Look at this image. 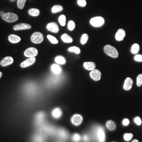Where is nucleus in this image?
<instances>
[{
  "instance_id": "nucleus-2",
  "label": "nucleus",
  "mask_w": 142,
  "mask_h": 142,
  "mask_svg": "<svg viewBox=\"0 0 142 142\" xmlns=\"http://www.w3.org/2000/svg\"><path fill=\"white\" fill-rule=\"evenodd\" d=\"M104 51L106 54L112 58H117L118 56L117 50L110 45H106L104 46Z\"/></svg>"
},
{
  "instance_id": "nucleus-38",
  "label": "nucleus",
  "mask_w": 142,
  "mask_h": 142,
  "mask_svg": "<svg viewBox=\"0 0 142 142\" xmlns=\"http://www.w3.org/2000/svg\"><path fill=\"white\" fill-rule=\"evenodd\" d=\"M77 4L79 6L84 7L86 5V0H77Z\"/></svg>"
},
{
  "instance_id": "nucleus-37",
  "label": "nucleus",
  "mask_w": 142,
  "mask_h": 142,
  "mask_svg": "<svg viewBox=\"0 0 142 142\" xmlns=\"http://www.w3.org/2000/svg\"><path fill=\"white\" fill-rule=\"evenodd\" d=\"M134 123L137 125L138 126H139L141 124V118L138 117V116H137V117H135L134 118Z\"/></svg>"
},
{
  "instance_id": "nucleus-26",
  "label": "nucleus",
  "mask_w": 142,
  "mask_h": 142,
  "mask_svg": "<svg viewBox=\"0 0 142 142\" xmlns=\"http://www.w3.org/2000/svg\"><path fill=\"white\" fill-rule=\"evenodd\" d=\"M63 9V8L60 5H55L52 8V12L53 13H56L61 12Z\"/></svg>"
},
{
  "instance_id": "nucleus-14",
  "label": "nucleus",
  "mask_w": 142,
  "mask_h": 142,
  "mask_svg": "<svg viewBox=\"0 0 142 142\" xmlns=\"http://www.w3.org/2000/svg\"><path fill=\"white\" fill-rule=\"evenodd\" d=\"M125 36V31L123 29H119L115 34V39L117 41L123 40Z\"/></svg>"
},
{
  "instance_id": "nucleus-27",
  "label": "nucleus",
  "mask_w": 142,
  "mask_h": 142,
  "mask_svg": "<svg viewBox=\"0 0 142 142\" xmlns=\"http://www.w3.org/2000/svg\"><path fill=\"white\" fill-rule=\"evenodd\" d=\"M58 22L61 26H65L66 24V16L64 15H60L58 17Z\"/></svg>"
},
{
  "instance_id": "nucleus-15",
  "label": "nucleus",
  "mask_w": 142,
  "mask_h": 142,
  "mask_svg": "<svg viewBox=\"0 0 142 142\" xmlns=\"http://www.w3.org/2000/svg\"><path fill=\"white\" fill-rule=\"evenodd\" d=\"M8 39L9 42H11L13 44H16L19 43L21 41V38L18 35L15 34H10L8 36Z\"/></svg>"
},
{
  "instance_id": "nucleus-42",
  "label": "nucleus",
  "mask_w": 142,
  "mask_h": 142,
  "mask_svg": "<svg viewBox=\"0 0 142 142\" xmlns=\"http://www.w3.org/2000/svg\"><path fill=\"white\" fill-rule=\"evenodd\" d=\"M131 142H139V141L137 140V139H134L132 141H131Z\"/></svg>"
},
{
  "instance_id": "nucleus-8",
  "label": "nucleus",
  "mask_w": 142,
  "mask_h": 142,
  "mask_svg": "<svg viewBox=\"0 0 142 142\" xmlns=\"http://www.w3.org/2000/svg\"><path fill=\"white\" fill-rule=\"evenodd\" d=\"M89 76L93 80L95 81H98L101 78V72L99 70L94 69L90 71Z\"/></svg>"
},
{
  "instance_id": "nucleus-24",
  "label": "nucleus",
  "mask_w": 142,
  "mask_h": 142,
  "mask_svg": "<svg viewBox=\"0 0 142 142\" xmlns=\"http://www.w3.org/2000/svg\"><path fill=\"white\" fill-rule=\"evenodd\" d=\"M28 13L32 16H37L39 14V10L37 8H31L28 10Z\"/></svg>"
},
{
  "instance_id": "nucleus-34",
  "label": "nucleus",
  "mask_w": 142,
  "mask_h": 142,
  "mask_svg": "<svg viewBox=\"0 0 142 142\" xmlns=\"http://www.w3.org/2000/svg\"><path fill=\"white\" fill-rule=\"evenodd\" d=\"M133 137V135L131 133H125L123 136L124 139L126 141H130L131 139H132Z\"/></svg>"
},
{
  "instance_id": "nucleus-11",
  "label": "nucleus",
  "mask_w": 142,
  "mask_h": 142,
  "mask_svg": "<svg viewBox=\"0 0 142 142\" xmlns=\"http://www.w3.org/2000/svg\"><path fill=\"white\" fill-rule=\"evenodd\" d=\"M46 28L48 31L55 33L59 31V27L57 24L54 22L49 23L46 26Z\"/></svg>"
},
{
  "instance_id": "nucleus-28",
  "label": "nucleus",
  "mask_w": 142,
  "mask_h": 142,
  "mask_svg": "<svg viewBox=\"0 0 142 142\" xmlns=\"http://www.w3.org/2000/svg\"><path fill=\"white\" fill-rule=\"evenodd\" d=\"M47 38L49 40V41L53 44H56L58 43V41L57 39V38L51 35H48L47 36Z\"/></svg>"
},
{
  "instance_id": "nucleus-39",
  "label": "nucleus",
  "mask_w": 142,
  "mask_h": 142,
  "mask_svg": "<svg viewBox=\"0 0 142 142\" xmlns=\"http://www.w3.org/2000/svg\"><path fill=\"white\" fill-rule=\"evenodd\" d=\"M134 60L135 61L141 62H142V55L137 54L134 56Z\"/></svg>"
},
{
  "instance_id": "nucleus-21",
  "label": "nucleus",
  "mask_w": 142,
  "mask_h": 142,
  "mask_svg": "<svg viewBox=\"0 0 142 142\" xmlns=\"http://www.w3.org/2000/svg\"><path fill=\"white\" fill-rule=\"evenodd\" d=\"M45 118V114L43 113H39L37 114L36 117V122L37 125L41 124Z\"/></svg>"
},
{
  "instance_id": "nucleus-13",
  "label": "nucleus",
  "mask_w": 142,
  "mask_h": 142,
  "mask_svg": "<svg viewBox=\"0 0 142 142\" xmlns=\"http://www.w3.org/2000/svg\"><path fill=\"white\" fill-rule=\"evenodd\" d=\"M133 84V79L130 77H127L124 81V83L123 85L124 89L125 90H130L131 88V87H132Z\"/></svg>"
},
{
  "instance_id": "nucleus-9",
  "label": "nucleus",
  "mask_w": 142,
  "mask_h": 142,
  "mask_svg": "<svg viewBox=\"0 0 142 142\" xmlns=\"http://www.w3.org/2000/svg\"><path fill=\"white\" fill-rule=\"evenodd\" d=\"M35 61H36L35 57L28 58L27 59L22 62L21 63V64H20V66H21V67H23V68L27 67L32 65L33 64H34Z\"/></svg>"
},
{
  "instance_id": "nucleus-3",
  "label": "nucleus",
  "mask_w": 142,
  "mask_h": 142,
  "mask_svg": "<svg viewBox=\"0 0 142 142\" xmlns=\"http://www.w3.org/2000/svg\"><path fill=\"white\" fill-rule=\"evenodd\" d=\"M2 18L8 23H13L18 20L17 15L13 13H6L2 15Z\"/></svg>"
},
{
  "instance_id": "nucleus-12",
  "label": "nucleus",
  "mask_w": 142,
  "mask_h": 142,
  "mask_svg": "<svg viewBox=\"0 0 142 142\" xmlns=\"http://www.w3.org/2000/svg\"><path fill=\"white\" fill-rule=\"evenodd\" d=\"M31 28V25L26 23H19L16 24L13 26V29L15 31H19V30L28 29Z\"/></svg>"
},
{
  "instance_id": "nucleus-23",
  "label": "nucleus",
  "mask_w": 142,
  "mask_h": 142,
  "mask_svg": "<svg viewBox=\"0 0 142 142\" xmlns=\"http://www.w3.org/2000/svg\"><path fill=\"white\" fill-rule=\"evenodd\" d=\"M55 62L58 65H64L66 63V59L62 56H57L55 58Z\"/></svg>"
},
{
  "instance_id": "nucleus-7",
  "label": "nucleus",
  "mask_w": 142,
  "mask_h": 142,
  "mask_svg": "<svg viewBox=\"0 0 142 142\" xmlns=\"http://www.w3.org/2000/svg\"><path fill=\"white\" fill-rule=\"evenodd\" d=\"M83 120V116L79 114H74L72 118H71V123H72L74 126H78L82 124V121Z\"/></svg>"
},
{
  "instance_id": "nucleus-1",
  "label": "nucleus",
  "mask_w": 142,
  "mask_h": 142,
  "mask_svg": "<svg viewBox=\"0 0 142 142\" xmlns=\"http://www.w3.org/2000/svg\"><path fill=\"white\" fill-rule=\"evenodd\" d=\"M93 133L98 142H105L106 135L104 128L101 126H96L94 128Z\"/></svg>"
},
{
  "instance_id": "nucleus-17",
  "label": "nucleus",
  "mask_w": 142,
  "mask_h": 142,
  "mask_svg": "<svg viewBox=\"0 0 142 142\" xmlns=\"http://www.w3.org/2000/svg\"><path fill=\"white\" fill-rule=\"evenodd\" d=\"M57 134H58V136H59V138H62L63 139H67L68 136V134L67 131L65 129H63V128L59 129V130H58Z\"/></svg>"
},
{
  "instance_id": "nucleus-44",
  "label": "nucleus",
  "mask_w": 142,
  "mask_h": 142,
  "mask_svg": "<svg viewBox=\"0 0 142 142\" xmlns=\"http://www.w3.org/2000/svg\"><path fill=\"white\" fill-rule=\"evenodd\" d=\"M112 142H116V141H112Z\"/></svg>"
},
{
  "instance_id": "nucleus-16",
  "label": "nucleus",
  "mask_w": 142,
  "mask_h": 142,
  "mask_svg": "<svg viewBox=\"0 0 142 142\" xmlns=\"http://www.w3.org/2000/svg\"><path fill=\"white\" fill-rule=\"evenodd\" d=\"M52 73L55 75H58L62 72V68L57 64H53L50 67Z\"/></svg>"
},
{
  "instance_id": "nucleus-4",
  "label": "nucleus",
  "mask_w": 142,
  "mask_h": 142,
  "mask_svg": "<svg viewBox=\"0 0 142 142\" xmlns=\"http://www.w3.org/2000/svg\"><path fill=\"white\" fill-rule=\"evenodd\" d=\"M31 40L32 42L34 44L41 43L44 40L43 35L40 32H36L32 35L31 37Z\"/></svg>"
},
{
  "instance_id": "nucleus-31",
  "label": "nucleus",
  "mask_w": 142,
  "mask_h": 142,
  "mask_svg": "<svg viewBox=\"0 0 142 142\" xmlns=\"http://www.w3.org/2000/svg\"><path fill=\"white\" fill-rule=\"evenodd\" d=\"M26 0H17V5L19 9H23L24 7Z\"/></svg>"
},
{
  "instance_id": "nucleus-36",
  "label": "nucleus",
  "mask_w": 142,
  "mask_h": 142,
  "mask_svg": "<svg viewBox=\"0 0 142 142\" xmlns=\"http://www.w3.org/2000/svg\"><path fill=\"white\" fill-rule=\"evenodd\" d=\"M137 86L139 87L142 85V74H140L138 75L136 79Z\"/></svg>"
},
{
  "instance_id": "nucleus-35",
  "label": "nucleus",
  "mask_w": 142,
  "mask_h": 142,
  "mask_svg": "<svg viewBox=\"0 0 142 142\" xmlns=\"http://www.w3.org/2000/svg\"><path fill=\"white\" fill-rule=\"evenodd\" d=\"M75 24L74 21H69L67 24V27L69 31H72L75 28Z\"/></svg>"
},
{
  "instance_id": "nucleus-29",
  "label": "nucleus",
  "mask_w": 142,
  "mask_h": 142,
  "mask_svg": "<svg viewBox=\"0 0 142 142\" xmlns=\"http://www.w3.org/2000/svg\"><path fill=\"white\" fill-rule=\"evenodd\" d=\"M68 50L70 52H73L77 54H78L80 53V49L79 47H76V46H72L68 48Z\"/></svg>"
},
{
  "instance_id": "nucleus-10",
  "label": "nucleus",
  "mask_w": 142,
  "mask_h": 142,
  "mask_svg": "<svg viewBox=\"0 0 142 142\" xmlns=\"http://www.w3.org/2000/svg\"><path fill=\"white\" fill-rule=\"evenodd\" d=\"M14 62L13 58L11 56H6L4 57L0 62V64L3 67H5L11 65Z\"/></svg>"
},
{
  "instance_id": "nucleus-18",
  "label": "nucleus",
  "mask_w": 142,
  "mask_h": 142,
  "mask_svg": "<svg viewBox=\"0 0 142 142\" xmlns=\"http://www.w3.org/2000/svg\"><path fill=\"white\" fill-rule=\"evenodd\" d=\"M84 67L88 70H92L95 69L96 64L93 62H86L84 63Z\"/></svg>"
},
{
  "instance_id": "nucleus-43",
  "label": "nucleus",
  "mask_w": 142,
  "mask_h": 142,
  "mask_svg": "<svg viewBox=\"0 0 142 142\" xmlns=\"http://www.w3.org/2000/svg\"><path fill=\"white\" fill-rule=\"evenodd\" d=\"M2 72H0V78L2 77Z\"/></svg>"
},
{
  "instance_id": "nucleus-30",
  "label": "nucleus",
  "mask_w": 142,
  "mask_h": 142,
  "mask_svg": "<svg viewBox=\"0 0 142 142\" xmlns=\"http://www.w3.org/2000/svg\"><path fill=\"white\" fill-rule=\"evenodd\" d=\"M81 139V136L78 133H75L72 136L73 142H79Z\"/></svg>"
},
{
  "instance_id": "nucleus-33",
  "label": "nucleus",
  "mask_w": 142,
  "mask_h": 142,
  "mask_svg": "<svg viewBox=\"0 0 142 142\" xmlns=\"http://www.w3.org/2000/svg\"><path fill=\"white\" fill-rule=\"evenodd\" d=\"M44 137L41 135H37L34 138L33 142H44Z\"/></svg>"
},
{
  "instance_id": "nucleus-32",
  "label": "nucleus",
  "mask_w": 142,
  "mask_h": 142,
  "mask_svg": "<svg viewBox=\"0 0 142 142\" xmlns=\"http://www.w3.org/2000/svg\"><path fill=\"white\" fill-rule=\"evenodd\" d=\"M88 39V36L87 34H84L82 35L80 38V43L84 45L86 43Z\"/></svg>"
},
{
  "instance_id": "nucleus-6",
  "label": "nucleus",
  "mask_w": 142,
  "mask_h": 142,
  "mask_svg": "<svg viewBox=\"0 0 142 142\" xmlns=\"http://www.w3.org/2000/svg\"><path fill=\"white\" fill-rule=\"evenodd\" d=\"M38 54V50L35 47L27 48L24 52V55L28 58L35 57Z\"/></svg>"
},
{
  "instance_id": "nucleus-22",
  "label": "nucleus",
  "mask_w": 142,
  "mask_h": 142,
  "mask_svg": "<svg viewBox=\"0 0 142 142\" xmlns=\"http://www.w3.org/2000/svg\"><path fill=\"white\" fill-rule=\"evenodd\" d=\"M61 39L63 40V42L66 43H72L73 41V38L71 37L67 34H64L61 36Z\"/></svg>"
},
{
  "instance_id": "nucleus-19",
  "label": "nucleus",
  "mask_w": 142,
  "mask_h": 142,
  "mask_svg": "<svg viewBox=\"0 0 142 142\" xmlns=\"http://www.w3.org/2000/svg\"><path fill=\"white\" fill-rule=\"evenodd\" d=\"M52 115L54 118L58 119L62 115V111L59 108H56L53 110Z\"/></svg>"
},
{
  "instance_id": "nucleus-40",
  "label": "nucleus",
  "mask_w": 142,
  "mask_h": 142,
  "mask_svg": "<svg viewBox=\"0 0 142 142\" xmlns=\"http://www.w3.org/2000/svg\"><path fill=\"white\" fill-rule=\"evenodd\" d=\"M83 140L85 142H88L90 140V137L88 134H84L83 136Z\"/></svg>"
},
{
  "instance_id": "nucleus-41",
  "label": "nucleus",
  "mask_w": 142,
  "mask_h": 142,
  "mask_svg": "<svg viewBox=\"0 0 142 142\" xmlns=\"http://www.w3.org/2000/svg\"><path fill=\"white\" fill-rule=\"evenodd\" d=\"M129 120L128 118H124L123 121H122V124L124 126H127L129 124Z\"/></svg>"
},
{
  "instance_id": "nucleus-5",
  "label": "nucleus",
  "mask_w": 142,
  "mask_h": 142,
  "mask_svg": "<svg viewBox=\"0 0 142 142\" xmlns=\"http://www.w3.org/2000/svg\"><path fill=\"white\" fill-rule=\"evenodd\" d=\"M104 23V19L101 16H97L90 20V24L94 27H98L102 26Z\"/></svg>"
},
{
  "instance_id": "nucleus-20",
  "label": "nucleus",
  "mask_w": 142,
  "mask_h": 142,
  "mask_svg": "<svg viewBox=\"0 0 142 142\" xmlns=\"http://www.w3.org/2000/svg\"><path fill=\"white\" fill-rule=\"evenodd\" d=\"M106 127L109 130H110V131L115 130L116 128L115 123L111 120H109L107 121L106 123Z\"/></svg>"
},
{
  "instance_id": "nucleus-25",
  "label": "nucleus",
  "mask_w": 142,
  "mask_h": 142,
  "mask_svg": "<svg viewBox=\"0 0 142 142\" xmlns=\"http://www.w3.org/2000/svg\"><path fill=\"white\" fill-rule=\"evenodd\" d=\"M139 50V46L138 44L135 43L131 47L130 49V51L134 54H136L138 53Z\"/></svg>"
}]
</instances>
